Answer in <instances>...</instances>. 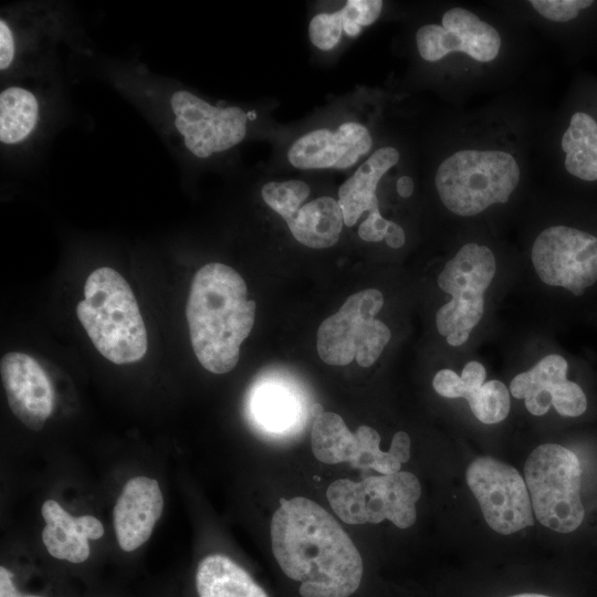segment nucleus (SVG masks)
I'll list each match as a JSON object with an SVG mask.
<instances>
[{"label":"nucleus","mask_w":597,"mask_h":597,"mask_svg":"<svg viewBox=\"0 0 597 597\" xmlns=\"http://www.w3.org/2000/svg\"><path fill=\"white\" fill-rule=\"evenodd\" d=\"M384 240L389 248L399 249L406 241L405 231L398 223L390 221Z\"/></svg>","instance_id":"obj_34"},{"label":"nucleus","mask_w":597,"mask_h":597,"mask_svg":"<svg viewBox=\"0 0 597 597\" xmlns=\"http://www.w3.org/2000/svg\"><path fill=\"white\" fill-rule=\"evenodd\" d=\"M531 259L537 276L576 296L597 282V237L569 226H552L536 237Z\"/></svg>","instance_id":"obj_9"},{"label":"nucleus","mask_w":597,"mask_h":597,"mask_svg":"<svg viewBox=\"0 0 597 597\" xmlns=\"http://www.w3.org/2000/svg\"><path fill=\"white\" fill-rule=\"evenodd\" d=\"M373 139L368 129L356 122H346L332 132L314 129L297 138L287 151L290 164L298 169H346L368 154Z\"/></svg>","instance_id":"obj_15"},{"label":"nucleus","mask_w":597,"mask_h":597,"mask_svg":"<svg viewBox=\"0 0 597 597\" xmlns=\"http://www.w3.org/2000/svg\"><path fill=\"white\" fill-rule=\"evenodd\" d=\"M163 509V493L155 479L143 475L129 479L113 509L118 546L124 552H133L146 543Z\"/></svg>","instance_id":"obj_16"},{"label":"nucleus","mask_w":597,"mask_h":597,"mask_svg":"<svg viewBox=\"0 0 597 597\" xmlns=\"http://www.w3.org/2000/svg\"><path fill=\"white\" fill-rule=\"evenodd\" d=\"M391 146L378 148L338 189L344 224L353 227L365 211L379 210L376 195L381 177L399 160Z\"/></svg>","instance_id":"obj_19"},{"label":"nucleus","mask_w":597,"mask_h":597,"mask_svg":"<svg viewBox=\"0 0 597 597\" xmlns=\"http://www.w3.org/2000/svg\"><path fill=\"white\" fill-rule=\"evenodd\" d=\"M286 223L303 245L325 249L337 243L344 218L338 200L320 197L302 206Z\"/></svg>","instance_id":"obj_21"},{"label":"nucleus","mask_w":597,"mask_h":597,"mask_svg":"<svg viewBox=\"0 0 597 597\" xmlns=\"http://www.w3.org/2000/svg\"><path fill=\"white\" fill-rule=\"evenodd\" d=\"M493 252L474 242L462 245L438 276L439 287L451 300L436 313V326L448 344L463 345L484 314V293L495 275Z\"/></svg>","instance_id":"obj_6"},{"label":"nucleus","mask_w":597,"mask_h":597,"mask_svg":"<svg viewBox=\"0 0 597 597\" xmlns=\"http://www.w3.org/2000/svg\"><path fill=\"white\" fill-rule=\"evenodd\" d=\"M397 192L402 198H408L413 192V181L409 176H401L396 184Z\"/></svg>","instance_id":"obj_35"},{"label":"nucleus","mask_w":597,"mask_h":597,"mask_svg":"<svg viewBox=\"0 0 597 597\" xmlns=\"http://www.w3.org/2000/svg\"><path fill=\"white\" fill-rule=\"evenodd\" d=\"M465 479L485 522L495 532L509 535L534 524L526 483L512 465L480 457L468 467Z\"/></svg>","instance_id":"obj_10"},{"label":"nucleus","mask_w":597,"mask_h":597,"mask_svg":"<svg viewBox=\"0 0 597 597\" xmlns=\"http://www.w3.org/2000/svg\"><path fill=\"white\" fill-rule=\"evenodd\" d=\"M475 418L486 425L503 421L510 412V391L500 380L485 381L465 395Z\"/></svg>","instance_id":"obj_25"},{"label":"nucleus","mask_w":597,"mask_h":597,"mask_svg":"<svg viewBox=\"0 0 597 597\" xmlns=\"http://www.w3.org/2000/svg\"><path fill=\"white\" fill-rule=\"evenodd\" d=\"M310 192V186L302 180L269 181L261 189L263 201L285 222L297 212Z\"/></svg>","instance_id":"obj_26"},{"label":"nucleus","mask_w":597,"mask_h":597,"mask_svg":"<svg viewBox=\"0 0 597 597\" xmlns=\"http://www.w3.org/2000/svg\"><path fill=\"white\" fill-rule=\"evenodd\" d=\"M14 57V40L13 34L8 23L1 19L0 21V69L7 70Z\"/></svg>","instance_id":"obj_32"},{"label":"nucleus","mask_w":597,"mask_h":597,"mask_svg":"<svg viewBox=\"0 0 597 597\" xmlns=\"http://www.w3.org/2000/svg\"><path fill=\"white\" fill-rule=\"evenodd\" d=\"M420 495L419 480L405 471L370 475L359 482L338 479L326 491L331 507L345 523L376 524L389 520L399 528L415 523Z\"/></svg>","instance_id":"obj_8"},{"label":"nucleus","mask_w":597,"mask_h":597,"mask_svg":"<svg viewBox=\"0 0 597 597\" xmlns=\"http://www.w3.org/2000/svg\"><path fill=\"white\" fill-rule=\"evenodd\" d=\"M343 32L342 11L318 13L314 15L308 25L311 42L320 50L329 51L341 40Z\"/></svg>","instance_id":"obj_28"},{"label":"nucleus","mask_w":597,"mask_h":597,"mask_svg":"<svg viewBox=\"0 0 597 597\" xmlns=\"http://www.w3.org/2000/svg\"><path fill=\"white\" fill-rule=\"evenodd\" d=\"M311 446L318 461L327 464L349 462L353 467L362 447L358 434L350 432L342 417L331 411H321L314 417Z\"/></svg>","instance_id":"obj_23"},{"label":"nucleus","mask_w":597,"mask_h":597,"mask_svg":"<svg viewBox=\"0 0 597 597\" xmlns=\"http://www.w3.org/2000/svg\"><path fill=\"white\" fill-rule=\"evenodd\" d=\"M389 223L390 220L385 219L379 210L371 211L359 224L358 235L367 242H379L385 239Z\"/></svg>","instance_id":"obj_31"},{"label":"nucleus","mask_w":597,"mask_h":597,"mask_svg":"<svg viewBox=\"0 0 597 597\" xmlns=\"http://www.w3.org/2000/svg\"><path fill=\"white\" fill-rule=\"evenodd\" d=\"M381 9V0H348L341 9L343 24L370 25L379 18Z\"/></svg>","instance_id":"obj_30"},{"label":"nucleus","mask_w":597,"mask_h":597,"mask_svg":"<svg viewBox=\"0 0 597 597\" xmlns=\"http://www.w3.org/2000/svg\"><path fill=\"white\" fill-rule=\"evenodd\" d=\"M520 179L521 169L512 154L496 149H461L439 165L434 185L449 211L474 217L492 205L505 203Z\"/></svg>","instance_id":"obj_4"},{"label":"nucleus","mask_w":597,"mask_h":597,"mask_svg":"<svg viewBox=\"0 0 597 597\" xmlns=\"http://www.w3.org/2000/svg\"><path fill=\"white\" fill-rule=\"evenodd\" d=\"M76 315L95 348L117 365L140 360L147 332L135 295L114 269L100 268L86 279Z\"/></svg>","instance_id":"obj_3"},{"label":"nucleus","mask_w":597,"mask_h":597,"mask_svg":"<svg viewBox=\"0 0 597 597\" xmlns=\"http://www.w3.org/2000/svg\"><path fill=\"white\" fill-rule=\"evenodd\" d=\"M45 521L43 544L51 556L73 564L84 563L91 553L88 540L104 535V526L92 515L73 516L52 499L41 507Z\"/></svg>","instance_id":"obj_17"},{"label":"nucleus","mask_w":597,"mask_h":597,"mask_svg":"<svg viewBox=\"0 0 597 597\" xmlns=\"http://www.w3.org/2000/svg\"><path fill=\"white\" fill-rule=\"evenodd\" d=\"M273 555L301 597H350L360 587L362 556L339 523L306 498L281 499L271 521Z\"/></svg>","instance_id":"obj_1"},{"label":"nucleus","mask_w":597,"mask_h":597,"mask_svg":"<svg viewBox=\"0 0 597 597\" xmlns=\"http://www.w3.org/2000/svg\"><path fill=\"white\" fill-rule=\"evenodd\" d=\"M174 124L187 149L198 158L226 151L247 134L248 114L240 107H218L188 91L170 97Z\"/></svg>","instance_id":"obj_11"},{"label":"nucleus","mask_w":597,"mask_h":597,"mask_svg":"<svg viewBox=\"0 0 597 597\" xmlns=\"http://www.w3.org/2000/svg\"><path fill=\"white\" fill-rule=\"evenodd\" d=\"M0 597H44L21 591L15 582L14 574L8 567L0 566Z\"/></svg>","instance_id":"obj_33"},{"label":"nucleus","mask_w":597,"mask_h":597,"mask_svg":"<svg viewBox=\"0 0 597 597\" xmlns=\"http://www.w3.org/2000/svg\"><path fill=\"white\" fill-rule=\"evenodd\" d=\"M191 346L203 368L213 374L232 370L240 346L255 317L243 277L231 266L213 262L195 274L186 306Z\"/></svg>","instance_id":"obj_2"},{"label":"nucleus","mask_w":597,"mask_h":597,"mask_svg":"<svg viewBox=\"0 0 597 597\" xmlns=\"http://www.w3.org/2000/svg\"><path fill=\"white\" fill-rule=\"evenodd\" d=\"M501 43L494 27L460 7L447 10L441 24H425L416 33L418 52L428 62L439 61L449 53L462 52L478 62L486 63L498 56Z\"/></svg>","instance_id":"obj_12"},{"label":"nucleus","mask_w":597,"mask_h":597,"mask_svg":"<svg viewBox=\"0 0 597 597\" xmlns=\"http://www.w3.org/2000/svg\"><path fill=\"white\" fill-rule=\"evenodd\" d=\"M567 360L558 354L543 357L531 369L516 375L510 384V392L524 399L527 411L534 416L545 415L553 406L563 417L584 415L588 400L583 388L567 378Z\"/></svg>","instance_id":"obj_13"},{"label":"nucleus","mask_w":597,"mask_h":597,"mask_svg":"<svg viewBox=\"0 0 597 597\" xmlns=\"http://www.w3.org/2000/svg\"><path fill=\"white\" fill-rule=\"evenodd\" d=\"M1 379L13 416L28 429L40 431L54 408V390L42 366L20 352L7 353Z\"/></svg>","instance_id":"obj_14"},{"label":"nucleus","mask_w":597,"mask_h":597,"mask_svg":"<svg viewBox=\"0 0 597 597\" xmlns=\"http://www.w3.org/2000/svg\"><path fill=\"white\" fill-rule=\"evenodd\" d=\"M39 119V103L30 91L10 86L0 93V140L13 145L24 140Z\"/></svg>","instance_id":"obj_24"},{"label":"nucleus","mask_w":597,"mask_h":597,"mask_svg":"<svg viewBox=\"0 0 597 597\" xmlns=\"http://www.w3.org/2000/svg\"><path fill=\"white\" fill-rule=\"evenodd\" d=\"M510 597H551L542 594H532V593H525V594H517Z\"/></svg>","instance_id":"obj_36"},{"label":"nucleus","mask_w":597,"mask_h":597,"mask_svg":"<svg viewBox=\"0 0 597 597\" xmlns=\"http://www.w3.org/2000/svg\"><path fill=\"white\" fill-rule=\"evenodd\" d=\"M486 371L484 366L471 360L465 364L461 376L451 369L439 370L432 380L433 389L446 398H464L467 394L485 383Z\"/></svg>","instance_id":"obj_27"},{"label":"nucleus","mask_w":597,"mask_h":597,"mask_svg":"<svg viewBox=\"0 0 597 597\" xmlns=\"http://www.w3.org/2000/svg\"><path fill=\"white\" fill-rule=\"evenodd\" d=\"M249 409L254 425L274 438L296 434L305 412L302 398L295 389L271 381L260 383L251 390Z\"/></svg>","instance_id":"obj_18"},{"label":"nucleus","mask_w":597,"mask_h":597,"mask_svg":"<svg viewBox=\"0 0 597 597\" xmlns=\"http://www.w3.org/2000/svg\"><path fill=\"white\" fill-rule=\"evenodd\" d=\"M530 4L545 19L567 22L578 17L579 11L594 4L591 0H531Z\"/></svg>","instance_id":"obj_29"},{"label":"nucleus","mask_w":597,"mask_h":597,"mask_svg":"<svg viewBox=\"0 0 597 597\" xmlns=\"http://www.w3.org/2000/svg\"><path fill=\"white\" fill-rule=\"evenodd\" d=\"M524 478L542 525L561 534L582 527L586 519L584 467L573 450L556 443L538 446L525 462Z\"/></svg>","instance_id":"obj_5"},{"label":"nucleus","mask_w":597,"mask_h":597,"mask_svg":"<svg viewBox=\"0 0 597 597\" xmlns=\"http://www.w3.org/2000/svg\"><path fill=\"white\" fill-rule=\"evenodd\" d=\"M195 588L198 597H270L243 567L222 554L200 561Z\"/></svg>","instance_id":"obj_20"},{"label":"nucleus","mask_w":597,"mask_h":597,"mask_svg":"<svg viewBox=\"0 0 597 597\" xmlns=\"http://www.w3.org/2000/svg\"><path fill=\"white\" fill-rule=\"evenodd\" d=\"M383 305L384 296L377 289L350 295L317 329L320 358L333 366H345L355 359L359 366L370 367L391 337L389 327L375 318Z\"/></svg>","instance_id":"obj_7"},{"label":"nucleus","mask_w":597,"mask_h":597,"mask_svg":"<svg viewBox=\"0 0 597 597\" xmlns=\"http://www.w3.org/2000/svg\"><path fill=\"white\" fill-rule=\"evenodd\" d=\"M561 146L568 174L584 181H597V119L593 115L575 112Z\"/></svg>","instance_id":"obj_22"}]
</instances>
